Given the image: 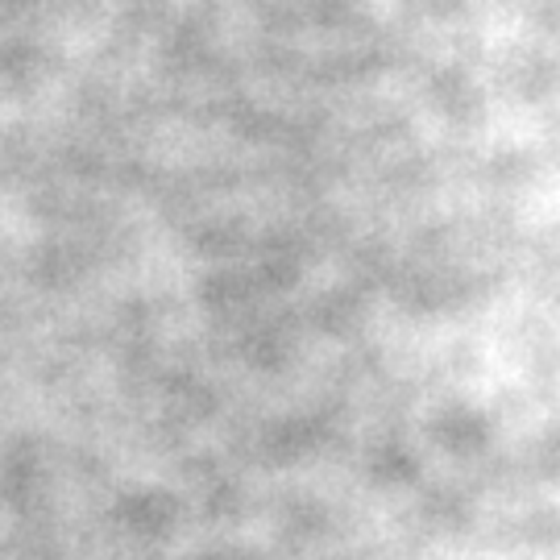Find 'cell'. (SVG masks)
Masks as SVG:
<instances>
[]
</instances>
